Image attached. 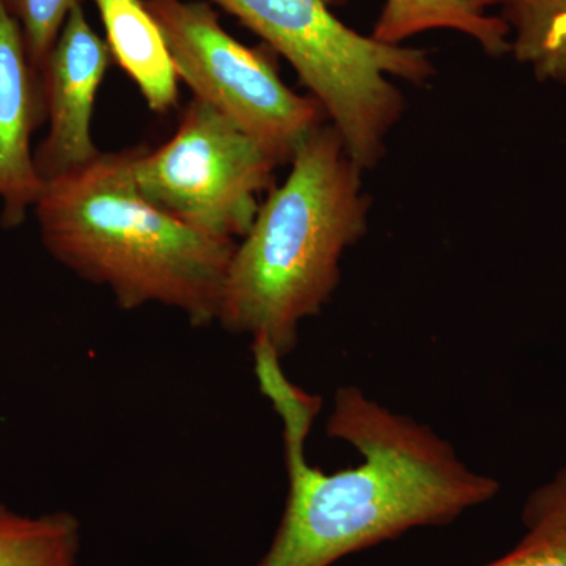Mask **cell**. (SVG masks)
Wrapping results in <instances>:
<instances>
[{"label":"cell","instance_id":"9","mask_svg":"<svg viewBox=\"0 0 566 566\" xmlns=\"http://www.w3.org/2000/svg\"><path fill=\"white\" fill-rule=\"evenodd\" d=\"M114 61L139 88L148 109L164 115L180 98V80L158 22L144 0H93Z\"/></svg>","mask_w":566,"mask_h":566},{"label":"cell","instance_id":"11","mask_svg":"<svg viewBox=\"0 0 566 566\" xmlns=\"http://www.w3.org/2000/svg\"><path fill=\"white\" fill-rule=\"evenodd\" d=\"M510 31V52L539 82L566 85V0H488Z\"/></svg>","mask_w":566,"mask_h":566},{"label":"cell","instance_id":"2","mask_svg":"<svg viewBox=\"0 0 566 566\" xmlns=\"http://www.w3.org/2000/svg\"><path fill=\"white\" fill-rule=\"evenodd\" d=\"M290 166L234 248L218 316L223 329L266 342L281 359L296 348L301 324L333 300L371 205L364 170L329 122L305 137Z\"/></svg>","mask_w":566,"mask_h":566},{"label":"cell","instance_id":"8","mask_svg":"<svg viewBox=\"0 0 566 566\" xmlns=\"http://www.w3.org/2000/svg\"><path fill=\"white\" fill-rule=\"evenodd\" d=\"M46 123L40 71L18 21L0 0V226L18 229L43 192L32 137Z\"/></svg>","mask_w":566,"mask_h":566},{"label":"cell","instance_id":"10","mask_svg":"<svg viewBox=\"0 0 566 566\" xmlns=\"http://www.w3.org/2000/svg\"><path fill=\"white\" fill-rule=\"evenodd\" d=\"M488 0H386L376 21L375 40L401 44L428 31H457L471 36L488 55L510 52V31Z\"/></svg>","mask_w":566,"mask_h":566},{"label":"cell","instance_id":"12","mask_svg":"<svg viewBox=\"0 0 566 566\" xmlns=\"http://www.w3.org/2000/svg\"><path fill=\"white\" fill-rule=\"evenodd\" d=\"M80 551L73 513L29 516L0 504V566H76Z\"/></svg>","mask_w":566,"mask_h":566},{"label":"cell","instance_id":"5","mask_svg":"<svg viewBox=\"0 0 566 566\" xmlns=\"http://www.w3.org/2000/svg\"><path fill=\"white\" fill-rule=\"evenodd\" d=\"M169 48L178 80L193 98L226 115L277 159L290 163L316 126L326 122L312 96L286 87L270 48H248L223 31L207 2L144 0Z\"/></svg>","mask_w":566,"mask_h":566},{"label":"cell","instance_id":"7","mask_svg":"<svg viewBox=\"0 0 566 566\" xmlns=\"http://www.w3.org/2000/svg\"><path fill=\"white\" fill-rule=\"evenodd\" d=\"M111 52L93 31L82 6L74 7L40 70L48 134L35 150L41 180H54L95 161L93 107Z\"/></svg>","mask_w":566,"mask_h":566},{"label":"cell","instance_id":"13","mask_svg":"<svg viewBox=\"0 0 566 566\" xmlns=\"http://www.w3.org/2000/svg\"><path fill=\"white\" fill-rule=\"evenodd\" d=\"M521 521L520 542L485 566H566V463L528 494Z\"/></svg>","mask_w":566,"mask_h":566},{"label":"cell","instance_id":"4","mask_svg":"<svg viewBox=\"0 0 566 566\" xmlns=\"http://www.w3.org/2000/svg\"><path fill=\"white\" fill-rule=\"evenodd\" d=\"M286 59L323 107L360 169H374L405 114L390 77L423 85L434 76L427 51L364 36L331 11L329 0H211Z\"/></svg>","mask_w":566,"mask_h":566},{"label":"cell","instance_id":"1","mask_svg":"<svg viewBox=\"0 0 566 566\" xmlns=\"http://www.w3.org/2000/svg\"><path fill=\"white\" fill-rule=\"evenodd\" d=\"M260 390L282 420L285 510L255 566H334L420 527H442L501 493L433 428L378 403L356 386L335 390L326 434L363 463L324 472L305 455L323 401L286 378L273 346L252 340Z\"/></svg>","mask_w":566,"mask_h":566},{"label":"cell","instance_id":"14","mask_svg":"<svg viewBox=\"0 0 566 566\" xmlns=\"http://www.w3.org/2000/svg\"><path fill=\"white\" fill-rule=\"evenodd\" d=\"M10 13L20 24L29 57L36 70L43 69L59 39L63 24L82 0H6Z\"/></svg>","mask_w":566,"mask_h":566},{"label":"cell","instance_id":"3","mask_svg":"<svg viewBox=\"0 0 566 566\" xmlns=\"http://www.w3.org/2000/svg\"><path fill=\"white\" fill-rule=\"evenodd\" d=\"M132 156L102 153L44 182L32 211L41 243L74 274L111 290L123 311L166 305L192 326H211L237 243L197 232L148 202Z\"/></svg>","mask_w":566,"mask_h":566},{"label":"cell","instance_id":"6","mask_svg":"<svg viewBox=\"0 0 566 566\" xmlns=\"http://www.w3.org/2000/svg\"><path fill=\"white\" fill-rule=\"evenodd\" d=\"M281 166L259 142L199 98L161 147L133 150L142 196L197 232L240 241L259 212V197Z\"/></svg>","mask_w":566,"mask_h":566}]
</instances>
